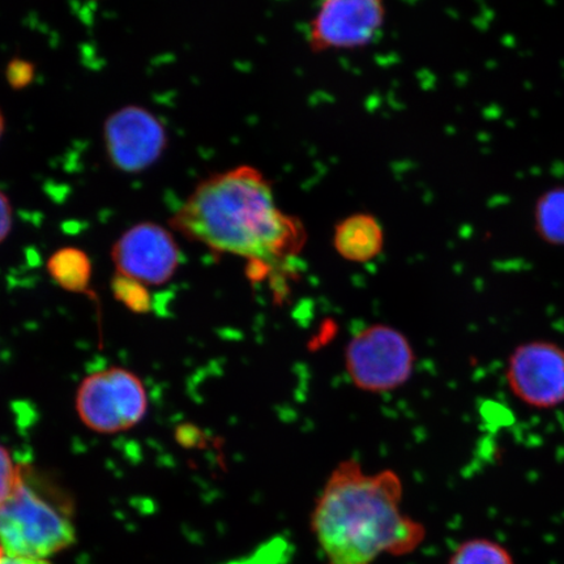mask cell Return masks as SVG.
<instances>
[{
  "instance_id": "cell-15",
  "label": "cell",
  "mask_w": 564,
  "mask_h": 564,
  "mask_svg": "<svg viewBox=\"0 0 564 564\" xmlns=\"http://www.w3.org/2000/svg\"><path fill=\"white\" fill-rule=\"evenodd\" d=\"M7 82L13 89H24L31 86L34 79L33 63L25 59H12L6 68Z\"/></svg>"
},
{
  "instance_id": "cell-13",
  "label": "cell",
  "mask_w": 564,
  "mask_h": 564,
  "mask_svg": "<svg viewBox=\"0 0 564 564\" xmlns=\"http://www.w3.org/2000/svg\"><path fill=\"white\" fill-rule=\"evenodd\" d=\"M448 564H514L511 553L499 542L471 539L455 549Z\"/></svg>"
},
{
  "instance_id": "cell-16",
  "label": "cell",
  "mask_w": 564,
  "mask_h": 564,
  "mask_svg": "<svg viewBox=\"0 0 564 564\" xmlns=\"http://www.w3.org/2000/svg\"><path fill=\"white\" fill-rule=\"evenodd\" d=\"M13 224V209L9 196L0 189V243L9 238Z\"/></svg>"
},
{
  "instance_id": "cell-10",
  "label": "cell",
  "mask_w": 564,
  "mask_h": 564,
  "mask_svg": "<svg viewBox=\"0 0 564 564\" xmlns=\"http://www.w3.org/2000/svg\"><path fill=\"white\" fill-rule=\"evenodd\" d=\"M334 247L347 262L369 263L383 251V227L376 216L352 214L336 224Z\"/></svg>"
},
{
  "instance_id": "cell-6",
  "label": "cell",
  "mask_w": 564,
  "mask_h": 564,
  "mask_svg": "<svg viewBox=\"0 0 564 564\" xmlns=\"http://www.w3.org/2000/svg\"><path fill=\"white\" fill-rule=\"evenodd\" d=\"M386 0H322L306 41L314 54L357 51L376 42L386 24Z\"/></svg>"
},
{
  "instance_id": "cell-2",
  "label": "cell",
  "mask_w": 564,
  "mask_h": 564,
  "mask_svg": "<svg viewBox=\"0 0 564 564\" xmlns=\"http://www.w3.org/2000/svg\"><path fill=\"white\" fill-rule=\"evenodd\" d=\"M397 471L366 474L355 458L330 471L312 513V529L327 564H372L404 556L426 539V528L403 511Z\"/></svg>"
},
{
  "instance_id": "cell-11",
  "label": "cell",
  "mask_w": 564,
  "mask_h": 564,
  "mask_svg": "<svg viewBox=\"0 0 564 564\" xmlns=\"http://www.w3.org/2000/svg\"><path fill=\"white\" fill-rule=\"evenodd\" d=\"M533 228L542 242L564 247V186L549 188L535 200Z\"/></svg>"
},
{
  "instance_id": "cell-7",
  "label": "cell",
  "mask_w": 564,
  "mask_h": 564,
  "mask_svg": "<svg viewBox=\"0 0 564 564\" xmlns=\"http://www.w3.org/2000/svg\"><path fill=\"white\" fill-rule=\"evenodd\" d=\"M506 382L513 398L535 411L564 404V348L549 340L518 345L506 364Z\"/></svg>"
},
{
  "instance_id": "cell-9",
  "label": "cell",
  "mask_w": 564,
  "mask_h": 564,
  "mask_svg": "<svg viewBox=\"0 0 564 564\" xmlns=\"http://www.w3.org/2000/svg\"><path fill=\"white\" fill-rule=\"evenodd\" d=\"M112 262L126 280L162 285L174 276L181 250L171 231L154 223H140L112 246Z\"/></svg>"
},
{
  "instance_id": "cell-5",
  "label": "cell",
  "mask_w": 564,
  "mask_h": 564,
  "mask_svg": "<svg viewBox=\"0 0 564 564\" xmlns=\"http://www.w3.org/2000/svg\"><path fill=\"white\" fill-rule=\"evenodd\" d=\"M75 406L88 429L100 434H117L144 420L148 394L137 373L115 366L83 380L77 388Z\"/></svg>"
},
{
  "instance_id": "cell-18",
  "label": "cell",
  "mask_w": 564,
  "mask_h": 564,
  "mask_svg": "<svg viewBox=\"0 0 564 564\" xmlns=\"http://www.w3.org/2000/svg\"><path fill=\"white\" fill-rule=\"evenodd\" d=\"M4 130H6V119H4L2 110H0V139L3 138Z\"/></svg>"
},
{
  "instance_id": "cell-1",
  "label": "cell",
  "mask_w": 564,
  "mask_h": 564,
  "mask_svg": "<svg viewBox=\"0 0 564 564\" xmlns=\"http://www.w3.org/2000/svg\"><path fill=\"white\" fill-rule=\"evenodd\" d=\"M171 224L212 251L246 259L251 279L293 262L307 242L305 224L279 207L272 181L252 165L202 181Z\"/></svg>"
},
{
  "instance_id": "cell-3",
  "label": "cell",
  "mask_w": 564,
  "mask_h": 564,
  "mask_svg": "<svg viewBox=\"0 0 564 564\" xmlns=\"http://www.w3.org/2000/svg\"><path fill=\"white\" fill-rule=\"evenodd\" d=\"M55 494L23 465L15 490L0 503V546L7 556L47 560L74 544L73 520Z\"/></svg>"
},
{
  "instance_id": "cell-17",
  "label": "cell",
  "mask_w": 564,
  "mask_h": 564,
  "mask_svg": "<svg viewBox=\"0 0 564 564\" xmlns=\"http://www.w3.org/2000/svg\"><path fill=\"white\" fill-rule=\"evenodd\" d=\"M2 564H51L47 560L19 558V556H7Z\"/></svg>"
},
{
  "instance_id": "cell-19",
  "label": "cell",
  "mask_w": 564,
  "mask_h": 564,
  "mask_svg": "<svg viewBox=\"0 0 564 564\" xmlns=\"http://www.w3.org/2000/svg\"><path fill=\"white\" fill-rule=\"evenodd\" d=\"M6 558V553L2 546H0V564H2L3 560Z\"/></svg>"
},
{
  "instance_id": "cell-8",
  "label": "cell",
  "mask_w": 564,
  "mask_h": 564,
  "mask_svg": "<svg viewBox=\"0 0 564 564\" xmlns=\"http://www.w3.org/2000/svg\"><path fill=\"white\" fill-rule=\"evenodd\" d=\"M104 140L111 165L131 174L156 164L167 148L165 126L137 105L123 106L106 119Z\"/></svg>"
},
{
  "instance_id": "cell-14",
  "label": "cell",
  "mask_w": 564,
  "mask_h": 564,
  "mask_svg": "<svg viewBox=\"0 0 564 564\" xmlns=\"http://www.w3.org/2000/svg\"><path fill=\"white\" fill-rule=\"evenodd\" d=\"M23 465L13 462L10 451L0 444V503L15 490Z\"/></svg>"
},
{
  "instance_id": "cell-12",
  "label": "cell",
  "mask_w": 564,
  "mask_h": 564,
  "mask_svg": "<svg viewBox=\"0 0 564 564\" xmlns=\"http://www.w3.org/2000/svg\"><path fill=\"white\" fill-rule=\"evenodd\" d=\"M53 279L68 291L83 292L90 278V263L86 253L65 249L54 253L48 263Z\"/></svg>"
},
{
  "instance_id": "cell-4",
  "label": "cell",
  "mask_w": 564,
  "mask_h": 564,
  "mask_svg": "<svg viewBox=\"0 0 564 564\" xmlns=\"http://www.w3.org/2000/svg\"><path fill=\"white\" fill-rule=\"evenodd\" d=\"M415 352L408 337L387 324H372L352 336L345 350V369L358 390L386 393L411 379Z\"/></svg>"
}]
</instances>
